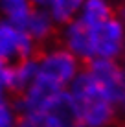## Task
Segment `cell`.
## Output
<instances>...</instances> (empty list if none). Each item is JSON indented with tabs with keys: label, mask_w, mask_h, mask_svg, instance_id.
Segmentation results:
<instances>
[{
	"label": "cell",
	"mask_w": 125,
	"mask_h": 127,
	"mask_svg": "<svg viewBox=\"0 0 125 127\" xmlns=\"http://www.w3.org/2000/svg\"><path fill=\"white\" fill-rule=\"evenodd\" d=\"M29 4H31V7H37V9H46V7L50 6L51 0H28Z\"/></svg>",
	"instance_id": "8fae6325"
},
{
	"label": "cell",
	"mask_w": 125,
	"mask_h": 127,
	"mask_svg": "<svg viewBox=\"0 0 125 127\" xmlns=\"http://www.w3.org/2000/svg\"><path fill=\"white\" fill-rule=\"evenodd\" d=\"M83 72L92 77L112 105L125 111V74L112 59H83Z\"/></svg>",
	"instance_id": "3957f363"
},
{
	"label": "cell",
	"mask_w": 125,
	"mask_h": 127,
	"mask_svg": "<svg viewBox=\"0 0 125 127\" xmlns=\"http://www.w3.org/2000/svg\"><path fill=\"white\" fill-rule=\"evenodd\" d=\"M0 9L6 15V20L22 30L29 11L33 9L28 0H0Z\"/></svg>",
	"instance_id": "30bf717a"
},
{
	"label": "cell",
	"mask_w": 125,
	"mask_h": 127,
	"mask_svg": "<svg viewBox=\"0 0 125 127\" xmlns=\"http://www.w3.org/2000/svg\"><path fill=\"white\" fill-rule=\"evenodd\" d=\"M28 61H35V42L11 22H0V83L11 87L13 76ZM37 63V61H35Z\"/></svg>",
	"instance_id": "7a4b0ae2"
},
{
	"label": "cell",
	"mask_w": 125,
	"mask_h": 127,
	"mask_svg": "<svg viewBox=\"0 0 125 127\" xmlns=\"http://www.w3.org/2000/svg\"><path fill=\"white\" fill-rule=\"evenodd\" d=\"M64 41L70 54H77L81 59H92V32L83 20H72L66 28Z\"/></svg>",
	"instance_id": "8992f818"
},
{
	"label": "cell",
	"mask_w": 125,
	"mask_h": 127,
	"mask_svg": "<svg viewBox=\"0 0 125 127\" xmlns=\"http://www.w3.org/2000/svg\"><path fill=\"white\" fill-rule=\"evenodd\" d=\"M19 127H33V125H31V122H29L26 116H20L19 118Z\"/></svg>",
	"instance_id": "7c38bea8"
},
{
	"label": "cell",
	"mask_w": 125,
	"mask_h": 127,
	"mask_svg": "<svg viewBox=\"0 0 125 127\" xmlns=\"http://www.w3.org/2000/svg\"><path fill=\"white\" fill-rule=\"evenodd\" d=\"M75 70L77 64L74 54L66 50H53L50 54H44V57L41 59V66H37L35 76L48 81L57 90H61L74 77Z\"/></svg>",
	"instance_id": "277c9868"
},
{
	"label": "cell",
	"mask_w": 125,
	"mask_h": 127,
	"mask_svg": "<svg viewBox=\"0 0 125 127\" xmlns=\"http://www.w3.org/2000/svg\"><path fill=\"white\" fill-rule=\"evenodd\" d=\"M120 15H122V19H123V20H125V6H123V7H122V9H120Z\"/></svg>",
	"instance_id": "4fadbf2b"
},
{
	"label": "cell",
	"mask_w": 125,
	"mask_h": 127,
	"mask_svg": "<svg viewBox=\"0 0 125 127\" xmlns=\"http://www.w3.org/2000/svg\"><path fill=\"white\" fill-rule=\"evenodd\" d=\"M0 101H2V83H0Z\"/></svg>",
	"instance_id": "5bb4252c"
},
{
	"label": "cell",
	"mask_w": 125,
	"mask_h": 127,
	"mask_svg": "<svg viewBox=\"0 0 125 127\" xmlns=\"http://www.w3.org/2000/svg\"><path fill=\"white\" fill-rule=\"evenodd\" d=\"M92 32V57L114 59L123 48V24L118 19H110L101 26L90 28Z\"/></svg>",
	"instance_id": "5b68a950"
},
{
	"label": "cell",
	"mask_w": 125,
	"mask_h": 127,
	"mask_svg": "<svg viewBox=\"0 0 125 127\" xmlns=\"http://www.w3.org/2000/svg\"><path fill=\"white\" fill-rule=\"evenodd\" d=\"M81 17L79 20H83L87 26L90 28H96L101 26L103 22L112 19V7L109 6L107 0H85L83 7H81Z\"/></svg>",
	"instance_id": "ba28073f"
},
{
	"label": "cell",
	"mask_w": 125,
	"mask_h": 127,
	"mask_svg": "<svg viewBox=\"0 0 125 127\" xmlns=\"http://www.w3.org/2000/svg\"><path fill=\"white\" fill-rule=\"evenodd\" d=\"M72 99L83 125L107 127L114 122V105L107 99L88 74L81 72L72 85Z\"/></svg>",
	"instance_id": "6da1fadb"
},
{
	"label": "cell",
	"mask_w": 125,
	"mask_h": 127,
	"mask_svg": "<svg viewBox=\"0 0 125 127\" xmlns=\"http://www.w3.org/2000/svg\"><path fill=\"white\" fill-rule=\"evenodd\" d=\"M85 0H51L48 6V13L53 19V22L70 24L74 17L81 11Z\"/></svg>",
	"instance_id": "9c48e42d"
},
{
	"label": "cell",
	"mask_w": 125,
	"mask_h": 127,
	"mask_svg": "<svg viewBox=\"0 0 125 127\" xmlns=\"http://www.w3.org/2000/svg\"><path fill=\"white\" fill-rule=\"evenodd\" d=\"M120 127H125V122H123V124H122V125H120Z\"/></svg>",
	"instance_id": "9a60e30c"
},
{
	"label": "cell",
	"mask_w": 125,
	"mask_h": 127,
	"mask_svg": "<svg viewBox=\"0 0 125 127\" xmlns=\"http://www.w3.org/2000/svg\"><path fill=\"white\" fill-rule=\"evenodd\" d=\"M22 32L31 39L33 42H44L46 39L51 37L53 33V19L46 9H37L33 7L29 11L28 19L22 26Z\"/></svg>",
	"instance_id": "52a82bcc"
}]
</instances>
